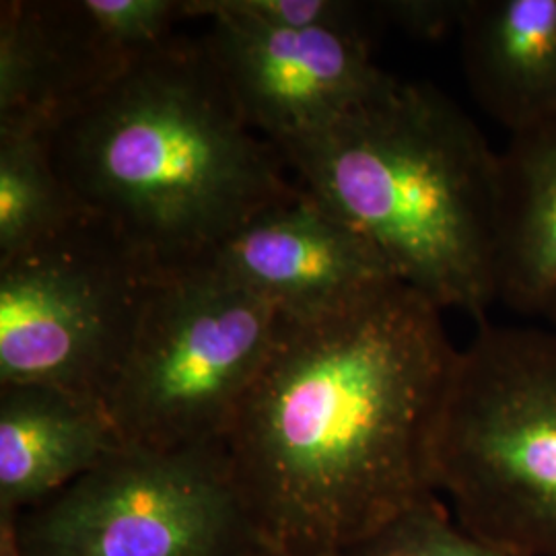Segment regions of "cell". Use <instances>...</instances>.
<instances>
[{"mask_svg":"<svg viewBox=\"0 0 556 556\" xmlns=\"http://www.w3.org/2000/svg\"><path fill=\"white\" fill-rule=\"evenodd\" d=\"M466 0H392L376 11L420 40H439L459 27Z\"/></svg>","mask_w":556,"mask_h":556,"instance_id":"2e32d148","label":"cell"},{"mask_svg":"<svg viewBox=\"0 0 556 556\" xmlns=\"http://www.w3.org/2000/svg\"><path fill=\"white\" fill-rule=\"evenodd\" d=\"M258 556H270V555H258Z\"/></svg>","mask_w":556,"mask_h":556,"instance_id":"d6986e66","label":"cell"},{"mask_svg":"<svg viewBox=\"0 0 556 556\" xmlns=\"http://www.w3.org/2000/svg\"><path fill=\"white\" fill-rule=\"evenodd\" d=\"M367 9L344 0H186L184 17H229L270 29L367 25Z\"/></svg>","mask_w":556,"mask_h":556,"instance_id":"9a60e30c","label":"cell"},{"mask_svg":"<svg viewBox=\"0 0 556 556\" xmlns=\"http://www.w3.org/2000/svg\"><path fill=\"white\" fill-rule=\"evenodd\" d=\"M204 40L245 122L277 147L314 135L390 79L367 25L270 29L213 17Z\"/></svg>","mask_w":556,"mask_h":556,"instance_id":"ba28073f","label":"cell"},{"mask_svg":"<svg viewBox=\"0 0 556 556\" xmlns=\"http://www.w3.org/2000/svg\"><path fill=\"white\" fill-rule=\"evenodd\" d=\"M498 301L517 314L556 305V122L509 137L501 153Z\"/></svg>","mask_w":556,"mask_h":556,"instance_id":"7c38bea8","label":"cell"},{"mask_svg":"<svg viewBox=\"0 0 556 556\" xmlns=\"http://www.w3.org/2000/svg\"><path fill=\"white\" fill-rule=\"evenodd\" d=\"M119 447L98 402L41 383L0 386V516L56 495Z\"/></svg>","mask_w":556,"mask_h":556,"instance_id":"30bf717a","label":"cell"},{"mask_svg":"<svg viewBox=\"0 0 556 556\" xmlns=\"http://www.w3.org/2000/svg\"><path fill=\"white\" fill-rule=\"evenodd\" d=\"M163 275L91 213L0 262V386L41 383L103 406Z\"/></svg>","mask_w":556,"mask_h":556,"instance_id":"8992f818","label":"cell"},{"mask_svg":"<svg viewBox=\"0 0 556 556\" xmlns=\"http://www.w3.org/2000/svg\"><path fill=\"white\" fill-rule=\"evenodd\" d=\"M270 556H278V555H270Z\"/></svg>","mask_w":556,"mask_h":556,"instance_id":"ffe728a7","label":"cell"},{"mask_svg":"<svg viewBox=\"0 0 556 556\" xmlns=\"http://www.w3.org/2000/svg\"><path fill=\"white\" fill-rule=\"evenodd\" d=\"M0 556H21L11 519L7 516H0Z\"/></svg>","mask_w":556,"mask_h":556,"instance_id":"e0dca14e","label":"cell"},{"mask_svg":"<svg viewBox=\"0 0 556 556\" xmlns=\"http://www.w3.org/2000/svg\"><path fill=\"white\" fill-rule=\"evenodd\" d=\"M11 519L21 556L270 555L236 493L223 445H122Z\"/></svg>","mask_w":556,"mask_h":556,"instance_id":"52a82bcc","label":"cell"},{"mask_svg":"<svg viewBox=\"0 0 556 556\" xmlns=\"http://www.w3.org/2000/svg\"><path fill=\"white\" fill-rule=\"evenodd\" d=\"M457 349L402 282L278 318L223 439L236 493L278 556H344L438 497L433 441Z\"/></svg>","mask_w":556,"mask_h":556,"instance_id":"6da1fadb","label":"cell"},{"mask_svg":"<svg viewBox=\"0 0 556 556\" xmlns=\"http://www.w3.org/2000/svg\"><path fill=\"white\" fill-rule=\"evenodd\" d=\"M200 266L236 280L285 318L337 312L396 280L367 239L301 186Z\"/></svg>","mask_w":556,"mask_h":556,"instance_id":"9c48e42d","label":"cell"},{"mask_svg":"<svg viewBox=\"0 0 556 556\" xmlns=\"http://www.w3.org/2000/svg\"><path fill=\"white\" fill-rule=\"evenodd\" d=\"M278 318L268 301L208 266L165 273L103 404L122 445H223Z\"/></svg>","mask_w":556,"mask_h":556,"instance_id":"5b68a950","label":"cell"},{"mask_svg":"<svg viewBox=\"0 0 556 556\" xmlns=\"http://www.w3.org/2000/svg\"><path fill=\"white\" fill-rule=\"evenodd\" d=\"M85 213L60 178L46 135L0 132V262L56 236Z\"/></svg>","mask_w":556,"mask_h":556,"instance_id":"4fadbf2b","label":"cell"},{"mask_svg":"<svg viewBox=\"0 0 556 556\" xmlns=\"http://www.w3.org/2000/svg\"><path fill=\"white\" fill-rule=\"evenodd\" d=\"M548 319H551V321H553V324H555V326H556V305H555V309H553V312H551V314H548Z\"/></svg>","mask_w":556,"mask_h":556,"instance_id":"ac0fdd59","label":"cell"},{"mask_svg":"<svg viewBox=\"0 0 556 556\" xmlns=\"http://www.w3.org/2000/svg\"><path fill=\"white\" fill-rule=\"evenodd\" d=\"M433 482L470 534L556 556V332L478 324L443 400Z\"/></svg>","mask_w":556,"mask_h":556,"instance_id":"277c9868","label":"cell"},{"mask_svg":"<svg viewBox=\"0 0 556 556\" xmlns=\"http://www.w3.org/2000/svg\"><path fill=\"white\" fill-rule=\"evenodd\" d=\"M344 556H516L470 534L439 497L397 517L378 536Z\"/></svg>","mask_w":556,"mask_h":556,"instance_id":"5bb4252c","label":"cell"},{"mask_svg":"<svg viewBox=\"0 0 556 556\" xmlns=\"http://www.w3.org/2000/svg\"><path fill=\"white\" fill-rule=\"evenodd\" d=\"M298 184L367 239L397 282L486 321L498 301L501 153L445 93L392 75L278 147Z\"/></svg>","mask_w":556,"mask_h":556,"instance_id":"3957f363","label":"cell"},{"mask_svg":"<svg viewBox=\"0 0 556 556\" xmlns=\"http://www.w3.org/2000/svg\"><path fill=\"white\" fill-rule=\"evenodd\" d=\"M466 83L509 137L556 122V0H466Z\"/></svg>","mask_w":556,"mask_h":556,"instance_id":"8fae6325","label":"cell"},{"mask_svg":"<svg viewBox=\"0 0 556 556\" xmlns=\"http://www.w3.org/2000/svg\"><path fill=\"white\" fill-rule=\"evenodd\" d=\"M46 142L80 206L163 273L204 264L299 188L282 151L241 116L204 41L163 43L64 114Z\"/></svg>","mask_w":556,"mask_h":556,"instance_id":"7a4b0ae2","label":"cell"}]
</instances>
